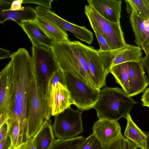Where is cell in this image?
<instances>
[{
	"label": "cell",
	"mask_w": 149,
	"mask_h": 149,
	"mask_svg": "<svg viewBox=\"0 0 149 149\" xmlns=\"http://www.w3.org/2000/svg\"><path fill=\"white\" fill-rule=\"evenodd\" d=\"M13 75L8 119L18 123L20 140L23 142L26 133L30 99V86L34 76L31 57L24 48L18 49L11 54Z\"/></svg>",
	"instance_id": "obj_1"
},
{
	"label": "cell",
	"mask_w": 149,
	"mask_h": 149,
	"mask_svg": "<svg viewBox=\"0 0 149 149\" xmlns=\"http://www.w3.org/2000/svg\"><path fill=\"white\" fill-rule=\"evenodd\" d=\"M60 70L72 74L97 88L86 64L74 41L54 42L51 47Z\"/></svg>",
	"instance_id": "obj_2"
},
{
	"label": "cell",
	"mask_w": 149,
	"mask_h": 149,
	"mask_svg": "<svg viewBox=\"0 0 149 149\" xmlns=\"http://www.w3.org/2000/svg\"><path fill=\"white\" fill-rule=\"evenodd\" d=\"M136 103L122 88L107 86L100 90L98 100L93 108L99 119L118 121L130 113Z\"/></svg>",
	"instance_id": "obj_3"
},
{
	"label": "cell",
	"mask_w": 149,
	"mask_h": 149,
	"mask_svg": "<svg viewBox=\"0 0 149 149\" xmlns=\"http://www.w3.org/2000/svg\"><path fill=\"white\" fill-rule=\"evenodd\" d=\"M31 60L34 77L39 93L47 102L49 81L60 69L51 48L33 46Z\"/></svg>",
	"instance_id": "obj_4"
},
{
	"label": "cell",
	"mask_w": 149,
	"mask_h": 149,
	"mask_svg": "<svg viewBox=\"0 0 149 149\" xmlns=\"http://www.w3.org/2000/svg\"><path fill=\"white\" fill-rule=\"evenodd\" d=\"M85 13L94 31L105 39L111 50L121 48L126 43L120 23H116L105 19L92 7L86 5Z\"/></svg>",
	"instance_id": "obj_5"
},
{
	"label": "cell",
	"mask_w": 149,
	"mask_h": 149,
	"mask_svg": "<svg viewBox=\"0 0 149 149\" xmlns=\"http://www.w3.org/2000/svg\"><path fill=\"white\" fill-rule=\"evenodd\" d=\"M63 72L73 104L81 111L93 108L98 100L100 90L88 85L72 74Z\"/></svg>",
	"instance_id": "obj_6"
},
{
	"label": "cell",
	"mask_w": 149,
	"mask_h": 149,
	"mask_svg": "<svg viewBox=\"0 0 149 149\" xmlns=\"http://www.w3.org/2000/svg\"><path fill=\"white\" fill-rule=\"evenodd\" d=\"M48 107L47 101L41 95L34 75L30 86V99L25 133L26 138L33 137L47 118Z\"/></svg>",
	"instance_id": "obj_7"
},
{
	"label": "cell",
	"mask_w": 149,
	"mask_h": 149,
	"mask_svg": "<svg viewBox=\"0 0 149 149\" xmlns=\"http://www.w3.org/2000/svg\"><path fill=\"white\" fill-rule=\"evenodd\" d=\"M82 112L70 107L54 116L52 128L55 136L57 139H70L83 132Z\"/></svg>",
	"instance_id": "obj_8"
},
{
	"label": "cell",
	"mask_w": 149,
	"mask_h": 149,
	"mask_svg": "<svg viewBox=\"0 0 149 149\" xmlns=\"http://www.w3.org/2000/svg\"><path fill=\"white\" fill-rule=\"evenodd\" d=\"M74 42L86 64L97 88L100 89L106 85L109 73L105 70L97 50L78 41Z\"/></svg>",
	"instance_id": "obj_9"
},
{
	"label": "cell",
	"mask_w": 149,
	"mask_h": 149,
	"mask_svg": "<svg viewBox=\"0 0 149 149\" xmlns=\"http://www.w3.org/2000/svg\"><path fill=\"white\" fill-rule=\"evenodd\" d=\"M13 70L11 59L0 73V124L8 118L13 82Z\"/></svg>",
	"instance_id": "obj_10"
},
{
	"label": "cell",
	"mask_w": 149,
	"mask_h": 149,
	"mask_svg": "<svg viewBox=\"0 0 149 149\" xmlns=\"http://www.w3.org/2000/svg\"><path fill=\"white\" fill-rule=\"evenodd\" d=\"M48 112L45 120H51V116H55L73 104L70 93L66 85L58 83L49 94L47 99Z\"/></svg>",
	"instance_id": "obj_11"
},
{
	"label": "cell",
	"mask_w": 149,
	"mask_h": 149,
	"mask_svg": "<svg viewBox=\"0 0 149 149\" xmlns=\"http://www.w3.org/2000/svg\"><path fill=\"white\" fill-rule=\"evenodd\" d=\"M127 65L130 85L128 95L131 97L143 92L149 81L142 60L137 62H127Z\"/></svg>",
	"instance_id": "obj_12"
},
{
	"label": "cell",
	"mask_w": 149,
	"mask_h": 149,
	"mask_svg": "<svg viewBox=\"0 0 149 149\" xmlns=\"http://www.w3.org/2000/svg\"><path fill=\"white\" fill-rule=\"evenodd\" d=\"M93 131V133L104 147L122 134L121 127L118 121L106 119H100L95 122Z\"/></svg>",
	"instance_id": "obj_13"
},
{
	"label": "cell",
	"mask_w": 149,
	"mask_h": 149,
	"mask_svg": "<svg viewBox=\"0 0 149 149\" xmlns=\"http://www.w3.org/2000/svg\"><path fill=\"white\" fill-rule=\"evenodd\" d=\"M93 7L102 17L116 23H120L122 1L115 0H88Z\"/></svg>",
	"instance_id": "obj_14"
},
{
	"label": "cell",
	"mask_w": 149,
	"mask_h": 149,
	"mask_svg": "<svg viewBox=\"0 0 149 149\" xmlns=\"http://www.w3.org/2000/svg\"><path fill=\"white\" fill-rule=\"evenodd\" d=\"M129 19L135 37V42L146 54L149 49V19L141 18L132 13Z\"/></svg>",
	"instance_id": "obj_15"
},
{
	"label": "cell",
	"mask_w": 149,
	"mask_h": 149,
	"mask_svg": "<svg viewBox=\"0 0 149 149\" xmlns=\"http://www.w3.org/2000/svg\"><path fill=\"white\" fill-rule=\"evenodd\" d=\"M21 26L29 38L33 46L42 45L51 48L54 42L33 21L24 22Z\"/></svg>",
	"instance_id": "obj_16"
},
{
	"label": "cell",
	"mask_w": 149,
	"mask_h": 149,
	"mask_svg": "<svg viewBox=\"0 0 149 149\" xmlns=\"http://www.w3.org/2000/svg\"><path fill=\"white\" fill-rule=\"evenodd\" d=\"M127 120V124L124 132L126 138L137 148L146 149L147 136L138 127L132 119L130 113L125 118Z\"/></svg>",
	"instance_id": "obj_17"
},
{
	"label": "cell",
	"mask_w": 149,
	"mask_h": 149,
	"mask_svg": "<svg viewBox=\"0 0 149 149\" xmlns=\"http://www.w3.org/2000/svg\"><path fill=\"white\" fill-rule=\"evenodd\" d=\"M37 16L35 10L31 6H25L24 10L3 11L0 10V23L11 20L16 22L21 26L22 22L26 21H34Z\"/></svg>",
	"instance_id": "obj_18"
},
{
	"label": "cell",
	"mask_w": 149,
	"mask_h": 149,
	"mask_svg": "<svg viewBox=\"0 0 149 149\" xmlns=\"http://www.w3.org/2000/svg\"><path fill=\"white\" fill-rule=\"evenodd\" d=\"M51 121L45 120L33 137L36 149H49L56 140Z\"/></svg>",
	"instance_id": "obj_19"
},
{
	"label": "cell",
	"mask_w": 149,
	"mask_h": 149,
	"mask_svg": "<svg viewBox=\"0 0 149 149\" xmlns=\"http://www.w3.org/2000/svg\"><path fill=\"white\" fill-rule=\"evenodd\" d=\"M142 55L141 47L126 44L113 60L110 68L115 65L124 63L140 61L142 60Z\"/></svg>",
	"instance_id": "obj_20"
},
{
	"label": "cell",
	"mask_w": 149,
	"mask_h": 149,
	"mask_svg": "<svg viewBox=\"0 0 149 149\" xmlns=\"http://www.w3.org/2000/svg\"><path fill=\"white\" fill-rule=\"evenodd\" d=\"M33 21L40 27L54 42H59L69 39L66 31L38 17H37Z\"/></svg>",
	"instance_id": "obj_21"
},
{
	"label": "cell",
	"mask_w": 149,
	"mask_h": 149,
	"mask_svg": "<svg viewBox=\"0 0 149 149\" xmlns=\"http://www.w3.org/2000/svg\"><path fill=\"white\" fill-rule=\"evenodd\" d=\"M114 77L116 82L129 94L130 85L127 72V62L119 64L112 67L109 70Z\"/></svg>",
	"instance_id": "obj_22"
},
{
	"label": "cell",
	"mask_w": 149,
	"mask_h": 149,
	"mask_svg": "<svg viewBox=\"0 0 149 149\" xmlns=\"http://www.w3.org/2000/svg\"><path fill=\"white\" fill-rule=\"evenodd\" d=\"M127 13H132L141 18L149 19V0H126Z\"/></svg>",
	"instance_id": "obj_23"
},
{
	"label": "cell",
	"mask_w": 149,
	"mask_h": 149,
	"mask_svg": "<svg viewBox=\"0 0 149 149\" xmlns=\"http://www.w3.org/2000/svg\"><path fill=\"white\" fill-rule=\"evenodd\" d=\"M86 139L83 136L68 139H56L49 149H80Z\"/></svg>",
	"instance_id": "obj_24"
},
{
	"label": "cell",
	"mask_w": 149,
	"mask_h": 149,
	"mask_svg": "<svg viewBox=\"0 0 149 149\" xmlns=\"http://www.w3.org/2000/svg\"><path fill=\"white\" fill-rule=\"evenodd\" d=\"M8 135L10 138L11 145L15 149H19L21 145L20 140L19 125L15 120L8 119Z\"/></svg>",
	"instance_id": "obj_25"
},
{
	"label": "cell",
	"mask_w": 149,
	"mask_h": 149,
	"mask_svg": "<svg viewBox=\"0 0 149 149\" xmlns=\"http://www.w3.org/2000/svg\"><path fill=\"white\" fill-rule=\"evenodd\" d=\"M123 47L113 50L103 51L100 49L97 50L102 62L106 70L109 72L112 63L117 55L123 49Z\"/></svg>",
	"instance_id": "obj_26"
},
{
	"label": "cell",
	"mask_w": 149,
	"mask_h": 149,
	"mask_svg": "<svg viewBox=\"0 0 149 149\" xmlns=\"http://www.w3.org/2000/svg\"><path fill=\"white\" fill-rule=\"evenodd\" d=\"M59 83H61L64 85H66L63 71L60 69L54 74L49 81L47 97V101L49 94Z\"/></svg>",
	"instance_id": "obj_27"
},
{
	"label": "cell",
	"mask_w": 149,
	"mask_h": 149,
	"mask_svg": "<svg viewBox=\"0 0 149 149\" xmlns=\"http://www.w3.org/2000/svg\"><path fill=\"white\" fill-rule=\"evenodd\" d=\"M92 133L87 138L80 149H106Z\"/></svg>",
	"instance_id": "obj_28"
},
{
	"label": "cell",
	"mask_w": 149,
	"mask_h": 149,
	"mask_svg": "<svg viewBox=\"0 0 149 149\" xmlns=\"http://www.w3.org/2000/svg\"><path fill=\"white\" fill-rule=\"evenodd\" d=\"M125 138L121 134L108 145L106 149H123Z\"/></svg>",
	"instance_id": "obj_29"
},
{
	"label": "cell",
	"mask_w": 149,
	"mask_h": 149,
	"mask_svg": "<svg viewBox=\"0 0 149 149\" xmlns=\"http://www.w3.org/2000/svg\"><path fill=\"white\" fill-rule=\"evenodd\" d=\"M53 0H23V3H33L38 5V6L50 9L51 3Z\"/></svg>",
	"instance_id": "obj_30"
},
{
	"label": "cell",
	"mask_w": 149,
	"mask_h": 149,
	"mask_svg": "<svg viewBox=\"0 0 149 149\" xmlns=\"http://www.w3.org/2000/svg\"><path fill=\"white\" fill-rule=\"evenodd\" d=\"M100 46V49L103 51L111 50L104 38L97 32L94 31Z\"/></svg>",
	"instance_id": "obj_31"
},
{
	"label": "cell",
	"mask_w": 149,
	"mask_h": 149,
	"mask_svg": "<svg viewBox=\"0 0 149 149\" xmlns=\"http://www.w3.org/2000/svg\"><path fill=\"white\" fill-rule=\"evenodd\" d=\"M8 119L0 125V140L8 135Z\"/></svg>",
	"instance_id": "obj_32"
},
{
	"label": "cell",
	"mask_w": 149,
	"mask_h": 149,
	"mask_svg": "<svg viewBox=\"0 0 149 149\" xmlns=\"http://www.w3.org/2000/svg\"><path fill=\"white\" fill-rule=\"evenodd\" d=\"M19 149H36L33 137L26 138V140Z\"/></svg>",
	"instance_id": "obj_33"
},
{
	"label": "cell",
	"mask_w": 149,
	"mask_h": 149,
	"mask_svg": "<svg viewBox=\"0 0 149 149\" xmlns=\"http://www.w3.org/2000/svg\"><path fill=\"white\" fill-rule=\"evenodd\" d=\"M11 146V140L8 135L0 140V149H9Z\"/></svg>",
	"instance_id": "obj_34"
},
{
	"label": "cell",
	"mask_w": 149,
	"mask_h": 149,
	"mask_svg": "<svg viewBox=\"0 0 149 149\" xmlns=\"http://www.w3.org/2000/svg\"><path fill=\"white\" fill-rule=\"evenodd\" d=\"M141 100L143 106L149 108V87L144 91Z\"/></svg>",
	"instance_id": "obj_35"
},
{
	"label": "cell",
	"mask_w": 149,
	"mask_h": 149,
	"mask_svg": "<svg viewBox=\"0 0 149 149\" xmlns=\"http://www.w3.org/2000/svg\"><path fill=\"white\" fill-rule=\"evenodd\" d=\"M142 61L143 63L144 68L147 72L148 78L149 81V49L145 57L142 58Z\"/></svg>",
	"instance_id": "obj_36"
},
{
	"label": "cell",
	"mask_w": 149,
	"mask_h": 149,
	"mask_svg": "<svg viewBox=\"0 0 149 149\" xmlns=\"http://www.w3.org/2000/svg\"><path fill=\"white\" fill-rule=\"evenodd\" d=\"M137 147L125 138L123 145V149H137Z\"/></svg>",
	"instance_id": "obj_37"
},
{
	"label": "cell",
	"mask_w": 149,
	"mask_h": 149,
	"mask_svg": "<svg viewBox=\"0 0 149 149\" xmlns=\"http://www.w3.org/2000/svg\"><path fill=\"white\" fill-rule=\"evenodd\" d=\"M0 59L10 58L11 54L10 51L0 48Z\"/></svg>",
	"instance_id": "obj_38"
},
{
	"label": "cell",
	"mask_w": 149,
	"mask_h": 149,
	"mask_svg": "<svg viewBox=\"0 0 149 149\" xmlns=\"http://www.w3.org/2000/svg\"><path fill=\"white\" fill-rule=\"evenodd\" d=\"M147 136L146 149H149V132H144Z\"/></svg>",
	"instance_id": "obj_39"
},
{
	"label": "cell",
	"mask_w": 149,
	"mask_h": 149,
	"mask_svg": "<svg viewBox=\"0 0 149 149\" xmlns=\"http://www.w3.org/2000/svg\"><path fill=\"white\" fill-rule=\"evenodd\" d=\"M9 149H15L11 145V146H10V147Z\"/></svg>",
	"instance_id": "obj_40"
}]
</instances>
